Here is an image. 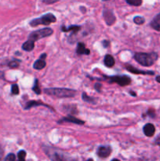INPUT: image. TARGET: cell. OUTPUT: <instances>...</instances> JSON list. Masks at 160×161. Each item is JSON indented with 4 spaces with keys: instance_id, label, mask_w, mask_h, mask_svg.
<instances>
[{
    "instance_id": "cell-1",
    "label": "cell",
    "mask_w": 160,
    "mask_h": 161,
    "mask_svg": "<svg viewBox=\"0 0 160 161\" xmlns=\"http://www.w3.org/2000/svg\"><path fill=\"white\" fill-rule=\"evenodd\" d=\"M158 54L152 53H137L134 55V59L138 63L144 67L152 66L158 59Z\"/></svg>"
},
{
    "instance_id": "cell-2",
    "label": "cell",
    "mask_w": 160,
    "mask_h": 161,
    "mask_svg": "<svg viewBox=\"0 0 160 161\" xmlns=\"http://www.w3.org/2000/svg\"><path fill=\"white\" fill-rule=\"evenodd\" d=\"M46 94L57 98H72L75 96L76 91L68 88H46L44 90Z\"/></svg>"
},
{
    "instance_id": "cell-3",
    "label": "cell",
    "mask_w": 160,
    "mask_h": 161,
    "mask_svg": "<svg viewBox=\"0 0 160 161\" xmlns=\"http://www.w3.org/2000/svg\"><path fill=\"white\" fill-rule=\"evenodd\" d=\"M45 153L52 161H68L66 156L57 149L49 146H42Z\"/></svg>"
},
{
    "instance_id": "cell-4",
    "label": "cell",
    "mask_w": 160,
    "mask_h": 161,
    "mask_svg": "<svg viewBox=\"0 0 160 161\" xmlns=\"http://www.w3.org/2000/svg\"><path fill=\"white\" fill-rule=\"evenodd\" d=\"M56 17L51 13L45 14L43 16L40 17L38 18L33 19L32 21H30V25L32 27H36L39 24H44V25H49L52 23L56 22Z\"/></svg>"
},
{
    "instance_id": "cell-5",
    "label": "cell",
    "mask_w": 160,
    "mask_h": 161,
    "mask_svg": "<svg viewBox=\"0 0 160 161\" xmlns=\"http://www.w3.org/2000/svg\"><path fill=\"white\" fill-rule=\"evenodd\" d=\"M53 29L50 28H42V29H40L38 31H35V32H32L29 36V39L28 40H31L32 42H35V41H37L38 39L42 38H45V37L50 36L53 34Z\"/></svg>"
},
{
    "instance_id": "cell-6",
    "label": "cell",
    "mask_w": 160,
    "mask_h": 161,
    "mask_svg": "<svg viewBox=\"0 0 160 161\" xmlns=\"http://www.w3.org/2000/svg\"><path fill=\"white\" fill-rule=\"evenodd\" d=\"M110 83H116L119 86L124 87L130 84L131 83V79L127 76H115L112 77H106Z\"/></svg>"
},
{
    "instance_id": "cell-7",
    "label": "cell",
    "mask_w": 160,
    "mask_h": 161,
    "mask_svg": "<svg viewBox=\"0 0 160 161\" xmlns=\"http://www.w3.org/2000/svg\"><path fill=\"white\" fill-rule=\"evenodd\" d=\"M103 16H104V19L105 20L106 24L108 25H109V26L114 24V23L115 22L116 18L112 10H104V13H103Z\"/></svg>"
},
{
    "instance_id": "cell-8",
    "label": "cell",
    "mask_w": 160,
    "mask_h": 161,
    "mask_svg": "<svg viewBox=\"0 0 160 161\" xmlns=\"http://www.w3.org/2000/svg\"><path fill=\"white\" fill-rule=\"evenodd\" d=\"M126 69L130 72V73H134V74H142V75H149V76H154L155 73L152 72V71H142V70H139L138 69H136L134 68L132 65H129L127 64L126 65Z\"/></svg>"
},
{
    "instance_id": "cell-9",
    "label": "cell",
    "mask_w": 160,
    "mask_h": 161,
    "mask_svg": "<svg viewBox=\"0 0 160 161\" xmlns=\"http://www.w3.org/2000/svg\"><path fill=\"white\" fill-rule=\"evenodd\" d=\"M143 131H144V134L147 137H152L155 132V127L154 124H152V123H147L144 125Z\"/></svg>"
},
{
    "instance_id": "cell-10",
    "label": "cell",
    "mask_w": 160,
    "mask_h": 161,
    "mask_svg": "<svg viewBox=\"0 0 160 161\" xmlns=\"http://www.w3.org/2000/svg\"><path fill=\"white\" fill-rule=\"evenodd\" d=\"M112 149L109 146H100L98 148L97 155L101 158H106L111 154Z\"/></svg>"
},
{
    "instance_id": "cell-11",
    "label": "cell",
    "mask_w": 160,
    "mask_h": 161,
    "mask_svg": "<svg viewBox=\"0 0 160 161\" xmlns=\"http://www.w3.org/2000/svg\"><path fill=\"white\" fill-rule=\"evenodd\" d=\"M150 25L153 29L160 32V13L157 14L154 18L152 19V20L150 23Z\"/></svg>"
},
{
    "instance_id": "cell-12",
    "label": "cell",
    "mask_w": 160,
    "mask_h": 161,
    "mask_svg": "<svg viewBox=\"0 0 160 161\" xmlns=\"http://www.w3.org/2000/svg\"><path fill=\"white\" fill-rule=\"evenodd\" d=\"M62 122H69V123H75V124H78V125H82L85 123L84 121L80 120V119H77V118H75L74 116H69L65 117V118L60 119V120L59 121V123H62Z\"/></svg>"
},
{
    "instance_id": "cell-13",
    "label": "cell",
    "mask_w": 160,
    "mask_h": 161,
    "mask_svg": "<svg viewBox=\"0 0 160 161\" xmlns=\"http://www.w3.org/2000/svg\"><path fill=\"white\" fill-rule=\"evenodd\" d=\"M76 52L78 54H90V51L89 49H86V46H85L84 43L82 42H79L77 46V50H76Z\"/></svg>"
},
{
    "instance_id": "cell-14",
    "label": "cell",
    "mask_w": 160,
    "mask_h": 161,
    "mask_svg": "<svg viewBox=\"0 0 160 161\" xmlns=\"http://www.w3.org/2000/svg\"><path fill=\"white\" fill-rule=\"evenodd\" d=\"M46 61L43 59H38V60H36L35 62L34 63V65H33V68L36 70H41V69H44L46 67Z\"/></svg>"
},
{
    "instance_id": "cell-15",
    "label": "cell",
    "mask_w": 160,
    "mask_h": 161,
    "mask_svg": "<svg viewBox=\"0 0 160 161\" xmlns=\"http://www.w3.org/2000/svg\"><path fill=\"white\" fill-rule=\"evenodd\" d=\"M104 63L107 67H108V68H111V67H112L115 64L114 57H113L112 55L107 54L106 56H105V57H104Z\"/></svg>"
},
{
    "instance_id": "cell-16",
    "label": "cell",
    "mask_w": 160,
    "mask_h": 161,
    "mask_svg": "<svg viewBox=\"0 0 160 161\" xmlns=\"http://www.w3.org/2000/svg\"><path fill=\"white\" fill-rule=\"evenodd\" d=\"M34 47H35L34 42H32V41H31V40L26 41V42H24V44L22 45L23 50L25 51H28V52L32 51V50L34 49Z\"/></svg>"
},
{
    "instance_id": "cell-17",
    "label": "cell",
    "mask_w": 160,
    "mask_h": 161,
    "mask_svg": "<svg viewBox=\"0 0 160 161\" xmlns=\"http://www.w3.org/2000/svg\"><path fill=\"white\" fill-rule=\"evenodd\" d=\"M35 105H45V106H46L47 108H50V106H48V105H45L44 103L42 102H40V101H29V102L27 103L26 106L24 107V109H31V108H32L33 106H35Z\"/></svg>"
},
{
    "instance_id": "cell-18",
    "label": "cell",
    "mask_w": 160,
    "mask_h": 161,
    "mask_svg": "<svg viewBox=\"0 0 160 161\" xmlns=\"http://www.w3.org/2000/svg\"><path fill=\"white\" fill-rule=\"evenodd\" d=\"M79 29L80 26H77V25H71V26L68 27V28H65V27H62V28H61V30L64 32H70V31H72V32H74L75 33H76Z\"/></svg>"
},
{
    "instance_id": "cell-19",
    "label": "cell",
    "mask_w": 160,
    "mask_h": 161,
    "mask_svg": "<svg viewBox=\"0 0 160 161\" xmlns=\"http://www.w3.org/2000/svg\"><path fill=\"white\" fill-rule=\"evenodd\" d=\"M126 2L127 4L134 6H139L142 4V1L141 0H126Z\"/></svg>"
},
{
    "instance_id": "cell-20",
    "label": "cell",
    "mask_w": 160,
    "mask_h": 161,
    "mask_svg": "<svg viewBox=\"0 0 160 161\" xmlns=\"http://www.w3.org/2000/svg\"><path fill=\"white\" fill-rule=\"evenodd\" d=\"M134 22L135 24H138V25H140V24H143L145 22V20H144V17L140 16H137L134 18Z\"/></svg>"
},
{
    "instance_id": "cell-21",
    "label": "cell",
    "mask_w": 160,
    "mask_h": 161,
    "mask_svg": "<svg viewBox=\"0 0 160 161\" xmlns=\"http://www.w3.org/2000/svg\"><path fill=\"white\" fill-rule=\"evenodd\" d=\"M25 156H26V152L24 150H20L17 153L18 161H25Z\"/></svg>"
},
{
    "instance_id": "cell-22",
    "label": "cell",
    "mask_w": 160,
    "mask_h": 161,
    "mask_svg": "<svg viewBox=\"0 0 160 161\" xmlns=\"http://www.w3.org/2000/svg\"><path fill=\"white\" fill-rule=\"evenodd\" d=\"M11 93L14 95L19 94V87L17 84H13L11 87Z\"/></svg>"
},
{
    "instance_id": "cell-23",
    "label": "cell",
    "mask_w": 160,
    "mask_h": 161,
    "mask_svg": "<svg viewBox=\"0 0 160 161\" xmlns=\"http://www.w3.org/2000/svg\"><path fill=\"white\" fill-rule=\"evenodd\" d=\"M32 90H33L37 94H41V90H40L39 87H38V83L37 79H35V85L33 88H32Z\"/></svg>"
},
{
    "instance_id": "cell-24",
    "label": "cell",
    "mask_w": 160,
    "mask_h": 161,
    "mask_svg": "<svg viewBox=\"0 0 160 161\" xmlns=\"http://www.w3.org/2000/svg\"><path fill=\"white\" fill-rule=\"evenodd\" d=\"M8 65L11 69H16V68L19 67V60H12V61H10V62L9 63Z\"/></svg>"
},
{
    "instance_id": "cell-25",
    "label": "cell",
    "mask_w": 160,
    "mask_h": 161,
    "mask_svg": "<svg viewBox=\"0 0 160 161\" xmlns=\"http://www.w3.org/2000/svg\"><path fill=\"white\" fill-rule=\"evenodd\" d=\"M82 99H83L85 101H87V102H90V103L94 102V98H92L89 97L88 95L86 94V93H83V94H82Z\"/></svg>"
},
{
    "instance_id": "cell-26",
    "label": "cell",
    "mask_w": 160,
    "mask_h": 161,
    "mask_svg": "<svg viewBox=\"0 0 160 161\" xmlns=\"http://www.w3.org/2000/svg\"><path fill=\"white\" fill-rule=\"evenodd\" d=\"M15 159H16V156L13 153L8 154L5 158V161H15Z\"/></svg>"
},
{
    "instance_id": "cell-27",
    "label": "cell",
    "mask_w": 160,
    "mask_h": 161,
    "mask_svg": "<svg viewBox=\"0 0 160 161\" xmlns=\"http://www.w3.org/2000/svg\"><path fill=\"white\" fill-rule=\"evenodd\" d=\"M148 115L152 118H155V113L154 109H149L148 111Z\"/></svg>"
},
{
    "instance_id": "cell-28",
    "label": "cell",
    "mask_w": 160,
    "mask_h": 161,
    "mask_svg": "<svg viewBox=\"0 0 160 161\" xmlns=\"http://www.w3.org/2000/svg\"><path fill=\"white\" fill-rule=\"evenodd\" d=\"M57 2V0H53V1H50V0H43L42 2L43 3H46V4H53V3H55V2Z\"/></svg>"
},
{
    "instance_id": "cell-29",
    "label": "cell",
    "mask_w": 160,
    "mask_h": 161,
    "mask_svg": "<svg viewBox=\"0 0 160 161\" xmlns=\"http://www.w3.org/2000/svg\"><path fill=\"white\" fill-rule=\"evenodd\" d=\"M100 87H101V84L100 83H97L95 84V88H96V90L97 91H100Z\"/></svg>"
},
{
    "instance_id": "cell-30",
    "label": "cell",
    "mask_w": 160,
    "mask_h": 161,
    "mask_svg": "<svg viewBox=\"0 0 160 161\" xmlns=\"http://www.w3.org/2000/svg\"><path fill=\"white\" fill-rule=\"evenodd\" d=\"M2 157H3V149L0 147V160L2 159Z\"/></svg>"
},
{
    "instance_id": "cell-31",
    "label": "cell",
    "mask_w": 160,
    "mask_h": 161,
    "mask_svg": "<svg viewBox=\"0 0 160 161\" xmlns=\"http://www.w3.org/2000/svg\"><path fill=\"white\" fill-rule=\"evenodd\" d=\"M155 80L157 81L158 83H160V76H157L155 77Z\"/></svg>"
},
{
    "instance_id": "cell-32",
    "label": "cell",
    "mask_w": 160,
    "mask_h": 161,
    "mask_svg": "<svg viewBox=\"0 0 160 161\" xmlns=\"http://www.w3.org/2000/svg\"><path fill=\"white\" fill-rule=\"evenodd\" d=\"M112 161H120L119 159H112Z\"/></svg>"
},
{
    "instance_id": "cell-33",
    "label": "cell",
    "mask_w": 160,
    "mask_h": 161,
    "mask_svg": "<svg viewBox=\"0 0 160 161\" xmlns=\"http://www.w3.org/2000/svg\"><path fill=\"white\" fill-rule=\"evenodd\" d=\"M86 161H94V160H93V159H88V160H86Z\"/></svg>"
},
{
    "instance_id": "cell-34",
    "label": "cell",
    "mask_w": 160,
    "mask_h": 161,
    "mask_svg": "<svg viewBox=\"0 0 160 161\" xmlns=\"http://www.w3.org/2000/svg\"><path fill=\"white\" fill-rule=\"evenodd\" d=\"M158 140H160V138H158Z\"/></svg>"
}]
</instances>
